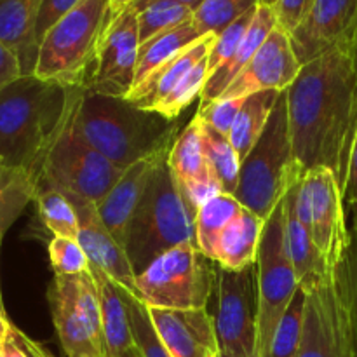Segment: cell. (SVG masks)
<instances>
[{
	"mask_svg": "<svg viewBox=\"0 0 357 357\" xmlns=\"http://www.w3.org/2000/svg\"><path fill=\"white\" fill-rule=\"evenodd\" d=\"M307 293L303 288L296 289L288 310L282 316L267 351L261 357H296L302 342L303 312H305Z\"/></svg>",
	"mask_w": 357,
	"mask_h": 357,
	"instance_id": "obj_33",
	"label": "cell"
},
{
	"mask_svg": "<svg viewBox=\"0 0 357 357\" xmlns=\"http://www.w3.org/2000/svg\"><path fill=\"white\" fill-rule=\"evenodd\" d=\"M153 326L171 357H220L215 319L206 309H150Z\"/></svg>",
	"mask_w": 357,
	"mask_h": 357,
	"instance_id": "obj_18",
	"label": "cell"
},
{
	"mask_svg": "<svg viewBox=\"0 0 357 357\" xmlns=\"http://www.w3.org/2000/svg\"><path fill=\"white\" fill-rule=\"evenodd\" d=\"M244 206L232 194L216 195L195 215V243L199 250L215 261V248L223 230L241 215Z\"/></svg>",
	"mask_w": 357,
	"mask_h": 357,
	"instance_id": "obj_28",
	"label": "cell"
},
{
	"mask_svg": "<svg viewBox=\"0 0 357 357\" xmlns=\"http://www.w3.org/2000/svg\"><path fill=\"white\" fill-rule=\"evenodd\" d=\"M209 58V56H208ZM208 58L201 59L195 66H192L187 73L183 75V79L152 108V112L164 115V117L171 119V121H176L180 117L181 112L195 100V98H201L202 89L206 86V80L209 77L208 70Z\"/></svg>",
	"mask_w": 357,
	"mask_h": 357,
	"instance_id": "obj_35",
	"label": "cell"
},
{
	"mask_svg": "<svg viewBox=\"0 0 357 357\" xmlns=\"http://www.w3.org/2000/svg\"><path fill=\"white\" fill-rule=\"evenodd\" d=\"M167 155H169V152L157 153V155L146 157V159L138 160L132 166H129L121 174L117 183L112 187V190L105 195L103 201L96 206L101 222L105 223V227L110 230L112 236L122 248H124L129 220H131L132 213H135L136 206H138L139 199H142L143 192L149 185L150 176Z\"/></svg>",
	"mask_w": 357,
	"mask_h": 357,
	"instance_id": "obj_19",
	"label": "cell"
},
{
	"mask_svg": "<svg viewBox=\"0 0 357 357\" xmlns=\"http://www.w3.org/2000/svg\"><path fill=\"white\" fill-rule=\"evenodd\" d=\"M300 70H302V65L293 51L291 38L282 28L275 26L264 45L253 56L250 65L227 87L222 98L237 100V98H248L261 91L282 93L295 82Z\"/></svg>",
	"mask_w": 357,
	"mask_h": 357,
	"instance_id": "obj_16",
	"label": "cell"
},
{
	"mask_svg": "<svg viewBox=\"0 0 357 357\" xmlns=\"http://www.w3.org/2000/svg\"><path fill=\"white\" fill-rule=\"evenodd\" d=\"M215 265L195 241H187L160 255L136 275L138 296L150 309H206L215 286Z\"/></svg>",
	"mask_w": 357,
	"mask_h": 357,
	"instance_id": "obj_7",
	"label": "cell"
},
{
	"mask_svg": "<svg viewBox=\"0 0 357 357\" xmlns=\"http://www.w3.org/2000/svg\"><path fill=\"white\" fill-rule=\"evenodd\" d=\"M66 197L75 208L77 218H79V237H77V241L86 251L89 264L101 268L117 284L138 296L136 274L132 272L128 255H126L124 248L115 241L110 230L105 227V223L101 222L96 204L73 197V195H66Z\"/></svg>",
	"mask_w": 357,
	"mask_h": 357,
	"instance_id": "obj_17",
	"label": "cell"
},
{
	"mask_svg": "<svg viewBox=\"0 0 357 357\" xmlns=\"http://www.w3.org/2000/svg\"><path fill=\"white\" fill-rule=\"evenodd\" d=\"M40 6L42 0H0V40L17 56L23 75H33L37 66Z\"/></svg>",
	"mask_w": 357,
	"mask_h": 357,
	"instance_id": "obj_20",
	"label": "cell"
},
{
	"mask_svg": "<svg viewBox=\"0 0 357 357\" xmlns=\"http://www.w3.org/2000/svg\"><path fill=\"white\" fill-rule=\"evenodd\" d=\"M314 2L316 0H278L272 6L275 17H278V26L282 28L288 35H291L293 30L307 16Z\"/></svg>",
	"mask_w": 357,
	"mask_h": 357,
	"instance_id": "obj_43",
	"label": "cell"
},
{
	"mask_svg": "<svg viewBox=\"0 0 357 357\" xmlns=\"http://www.w3.org/2000/svg\"><path fill=\"white\" fill-rule=\"evenodd\" d=\"M0 354L2 357H52L42 345L26 337L14 324L10 326L7 338L0 345Z\"/></svg>",
	"mask_w": 357,
	"mask_h": 357,
	"instance_id": "obj_41",
	"label": "cell"
},
{
	"mask_svg": "<svg viewBox=\"0 0 357 357\" xmlns=\"http://www.w3.org/2000/svg\"><path fill=\"white\" fill-rule=\"evenodd\" d=\"M278 91H261V93H255L244 98L243 107H241L229 135L230 143L239 153L241 162L251 152L255 143L264 132L272 110L278 103Z\"/></svg>",
	"mask_w": 357,
	"mask_h": 357,
	"instance_id": "obj_27",
	"label": "cell"
},
{
	"mask_svg": "<svg viewBox=\"0 0 357 357\" xmlns=\"http://www.w3.org/2000/svg\"><path fill=\"white\" fill-rule=\"evenodd\" d=\"M167 166L178 187L192 183L209 173H215L208 162L202 142V121L197 114L190 124L178 135L167 155Z\"/></svg>",
	"mask_w": 357,
	"mask_h": 357,
	"instance_id": "obj_26",
	"label": "cell"
},
{
	"mask_svg": "<svg viewBox=\"0 0 357 357\" xmlns=\"http://www.w3.org/2000/svg\"><path fill=\"white\" fill-rule=\"evenodd\" d=\"M114 17L108 0H82L42 38L33 75L63 86L87 87L98 45Z\"/></svg>",
	"mask_w": 357,
	"mask_h": 357,
	"instance_id": "obj_6",
	"label": "cell"
},
{
	"mask_svg": "<svg viewBox=\"0 0 357 357\" xmlns=\"http://www.w3.org/2000/svg\"><path fill=\"white\" fill-rule=\"evenodd\" d=\"M335 278H337L338 291L344 300L345 310L351 319L357 354V225L349 230L347 250L335 271Z\"/></svg>",
	"mask_w": 357,
	"mask_h": 357,
	"instance_id": "obj_37",
	"label": "cell"
},
{
	"mask_svg": "<svg viewBox=\"0 0 357 357\" xmlns=\"http://www.w3.org/2000/svg\"><path fill=\"white\" fill-rule=\"evenodd\" d=\"M305 293L302 342L296 357H357L351 319L335 272Z\"/></svg>",
	"mask_w": 357,
	"mask_h": 357,
	"instance_id": "obj_13",
	"label": "cell"
},
{
	"mask_svg": "<svg viewBox=\"0 0 357 357\" xmlns=\"http://www.w3.org/2000/svg\"><path fill=\"white\" fill-rule=\"evenodd\" d=\"M37 183L20 169H10L0 162V236H6L31 201H35Z\"/></svg>",
	"mask_w": 357,
	"mask_h": 357,
	"instance_id": "obj_29",
	"label": "cell"
},
{
	"mask_svg": "<svg viewBox=\"0 0 357 357\" xmlns=\"http://www.w3.org/2000/svg\"><path fill=\"white\" fill-rule=\"evenodd\" d=\"M195 241V213L181 195L167 157L155 167L129 220L124 251L136 275L166 251Z\"/></svg>",
	"mask_w": 357,
	"mask_h": 357,
	"instance_id": "obj_4",
	"label": "cell"
},
{
	"mask_svg": "<svg viewBox=\"0 0 357 357\" xmlns=\"http://www.w3.org/2000/svg\"><path fill=\"white\" fill-rule=\"evenodd\" d=\"M344 199L351 208H354V211H357V128L354 132V139H352L351 155H349L347 178H345L344 185Z\"/></svg>",
	"mask_w": 357,
	"mask_h": 357,
	"instance_id": "obj_45",
	"label": "cell"
},
{
	"mask_svg": "<svg viewBox=\"0 0 357 357\" xmlns=\"http://www.w3.org/2000/svg\"><path fill=\"white\" fill-rule=\"evenodd\" d=\"M293 152L302 169L326 167L344 192L357 128V70L351 49H333L302 66L286 89Z\"/></svg>",
	"mask_w": 357,
	"mask_h": 357,
	"instance_id": "obj_1",
	"label": "cell"
},
{
	"mask_svg": "<svg viewBox=\"0 0 357 357\" xmlns=\"http://www.w3.org/2000/svg\"><path fill=\"white\" fill-rule=\"evenodd\" d=\"M264 225V220L244 208L220 236L215 248V264L230 271L257 264Z\"/></svg>",
	"mask_w": 357,
	"mask_h": 357,
	"instance_id": "obj_24",
	"label": "cell"
},
{
	"mask_svg": "<svg viewBox=\"0 0 357 357\" xmlns=\"http://www.w3.org/2000/svg\"><path fill=\"white\" fill-rule=\"evenodd\" d=\"M293 208L300 223L331 271H337L349 244L345 199L337 176L326 167L307 171L291 190Z\"/></svg>",
	"mask_w": 357,
	"mask_h": 357,
	"instance_id": "obj_11",
	"label": "cell"
},
{
	"mask_svg": "<svg viewBox=\"0 0 357 357\" xmlns=\"http://www.w3.org/2000/svg\"><path fill=\"white\" fill-rule=\"evenodd\" d=\"M2 239L3 236H0V248H2ZM0 309L6 310V307H3V300H2V291H0Z\"/></svg>",
	"mask_w": 357,
	"mask_h": 357,
	"instance_id": "obj_52",
	"label": "cell"
},
{
	"mask_svg": "<svg viewBox=\"0 0 357 357\" xmlns=\"http://www.w3.org/2000/svg\"><path fill=\"white\" fill-rule=\"evenodd\" d=\"M202 142H204V152L206 157H208L209 166H211V169L218 176L223 190L227 194L234 195L237 190V185H239V153L232 146L229 136H223L220 132H216L204 121H202Z\"/></svg>",
	"mask_w": 357,
	"mask_h": 357,
	"instance_id": "obj_31",
	"label": "cell"
},
{
	"mask_svg": "<svg viewBox=\"0 0 357 357\" xmlns=\"http://www.w3.org/2000/svg\"><path fill=\"white\" fill-rule=\"evenodd\" d=\"M86 87L23 75L0 91V162L38 181Z\"/></svg>",
	"mask_w": 357,
	"mask_h": 357,
	"instance_id": "obj_2",
	"label": "cell"
},
{
	"mask_svg": "<svg viewBox=\"0 0 357 357\" xmlns=\"http://www.w3.org/2000/svg\"><path fill=\"white\" fill-rule=\"evenodd\" d=\"M220 357H234V356H227V354H220Z\"/></svg>",
	"mask_w": 357,
	"mask_h": 357,
	"instance_id": "obj_55",
	"label": "cell"
},
{
	"mask_svg": "<svg viewBox=\"0 0 357 357\" xmlns=\"http://www.w3.org/2000/svg\"><path fill=\"white\" fill-rule=\"evenodd\" d=\"M204 35L199 31L197 24L194 23V17L187 23L180 24V26L173 28L169 31L157 35V37L150 38L145 44H139L138 51V63H136V84L143 82L146 77L152 75L159 68H162L166 63L176 58L180 52L190 47L192 44L202 38ZM132 86V87H135Z\"/></svg>",
	"mask_w": 357,
	"mask_h": 357,
	"instance_id": "obj_25",
	"label": "cell"
},
{
	"mask_svg": "<svg viewBox=\"0 0 357 357\" xmlns=\"http://www.w3.org/2000/svg\"><path fill=\"white\" fill-rule=\"evenodd\" d=\"M303 176L305 171L293 152L288 101L282 91L264 132L241 162L239 185L234 195L265 222Z\"/></svg>",
	"mask_w": 357,
	"mask_h": 357,
	"instance_id": "obj_5",
	"label": "cell"
},
{
	"mask_svg": "<svg viewBox=\"0 0 357 357\" xmlns=\"http://www.w3.org/2000/svg\"><path fill=\"white\" fill-rule=\"evenodd\" d=\"M0 357H2V354H0Z\"/></svg>",
	"mask_w": 357,
	"mask_h": 357,
	"instance_id": "obj_56",
	"label": "cell"
},
{
	"mask_svg": "<svg viewBox=\"0 0 357 357\" xmlns=\"http://www.w3.org/2000/svg\"><path fill=\"white\" fill-rule=\"evenodd\" d=\"M35 202L42 223L54 236L68 237V239L79 237V218L75 208L61 190L49 185H37Z\"/></svg>",
	"mask_w": 357,
	"mask_h": 357,
	"instance_id": "obj_30",
	"label": "cell"
},
{
	"mask_svg": "<svg viewBox=\"0 0 357 357\" xmlns=\"http://www.w3.org/2000/svg\"><path fill=\"white\" fill-rule=\"evenodd\" d=\"M77 107L52 145L37 185H49L65 195H73L98 206L117 183L124 169L110 162L80 135L75 124Z\"/></svg>",
	"mask_w": 357,
	"mask_h": 357,
	"instance_id": "obj_8",
	"label": "cell"
},
{
	"mask_svg": "<svg viewBox=\"0 0 357 357\" xmlns=\"http://www.w3.org/2000/svg\"><path fill=\"white\" fill-rule=\"evenodd\" d=\"M23 77L17 56L0 40V91L10 82Z\"/></svg>",
	"mask_w": 357,
	"mask_h": 357,
	"instance_id": "obj_44",
	"label": "cell"
},
{
	"mask_svg": "<svg viewBox=\"0 0 357 357\" xmlns=\"http://www.w3.org/2000/svg\"><path fill=\"white\" fill-rule=\"evenodd\" d=\"M49 260L56 275H77L89 272V258L77 239L52 237L49 243Z\"/></svg>",
	"mask_w": 357,
	"mask_h": 357,
	"instance_id": "obj_38",
	"label": "cell"
},
{
	"mask_svg": "<svg viewBox=\"0 0 357 357\" xmlns=\"http://www.w3.org/2000/svg\"><path fill=\"white\" fill-rule=\"evenodd\" d=\"M243 103L244 98H237V100H223L222 98V100L211 101L208 105H199L197 115L216 132L229 136Z\"/></svg>",
	"mask_w": 357,
	"mask_h": 357,
	"instance_id": "obj_40",
	"label": "cell"
},
{
	"mask_svg": "<svg viewBox=\"0 0 357 357\" xmlns=\"http://www.w3.org/2000/svg\"><path fill=\"white\" fill-rule=\"evenodd\" d=\"M121 357H139V354H138V351H136V347H135V349H131V351L126 352V354H122Z\"/></svg>",
	"mask_w": 357,
	"mask_h": 357,
	"instance_id": "obj_51",
	"label": "cell"
},
{
	"mask_svg": "<svg viewBox=\"0 0 357 357\" xmlns=\"http://www.w3.org/2000/svg\"><path fill=\"white\" fill-rule=\"evenodd\" d=\"M138 51V13L129 7L117 14L105 30L86 89L101 96L128 98L135 86Z\"/></svg>",
	"mask_w": 357,
	"mask_h": 357,
	"instance_id": "obj_14",
	"label": "cell"
},
{
	"mask_svg": "<svg viewBox=\"0 0 357 357\" xmlns=\"http://www.w3.org/2000/svg\"><path fill=\"white\" fill-rule=\"evenodd\" d=\"M153 2H155V0H136V2L132 3V7H131V9H135L136 13H138V10L145 9L146 6H150V3H153Z\"/></svg>",
	"mask_w": 357,
	"mask_h": 357,
	"instance_id": "obj_48",
	"label": "cell"
},
{
	"mask_svg": "<svg viewBox=\"0 0 357 357\" xmlns=\"http://www.w3.org/2000/svg\"><path fill=\"white\" fill-rule=\"evenodd\" d=\"M286 248H288L289 260L295 268L300 288H303L305 291L312 286L326 281L335 272L328 267L326 260L314 244L310 234L300 223L295 208H293L291 192L286 195Z\"/></svg>",
	"mask_w": 357,
	"mask_h": 357,
	"instance_id": "obj_23",
	"label": "cell"
},
{
	"mask_svg": "<svg viewBox=\"0 0 357 357\" xmlns=\"http://www.w3.org/2000/svg\"><path fill=\"white\" fill-rule=\"evenodd\" d=\"M351 52H352V58H354V65H356V70H357V28H356V33H354V40H352Z\"/></svg>",
	"mask_w": 357,
	"mask_h": 357,
	"instance_id": "obj_50",
	"label": "cell"
},
{
	"mask_svg": "<svg viewBox=\"0 0 357 357\" xmlns=\"http://www.w3.org/2000/svg\"><path fill=\"white\" fill-rule=\"evenodd\" d=\"M258 6L260 0H204L194 10V23L202 35H218Z\"/></svg>",
	"mask_w": 357,
	"mask_h": 357,
	"instance_id": "obj_36",
	"label": "cell"
},
{
	"mask_svg": "<svg viewBox=\"0 0 357 357\" xmlns=\"http://www.w3.org/2000/svg\"><path fill=\"white\" fill-rule=\"evenodd\" d=\"M275 26H278V17H275L274 9L271 6H261L260 3L257 7V13H255L250 28L246 30L239 47H237L236 54L229 59V63H225L222 68L211 73L206 80V86L201 94V105H208L222 98L227 87L250 65L253 56L264 45V42L267 40V37L274 31Z\"/></svg>",
	"mask_w": 357,
	"mask_h": 357,
	"instance_id": "obj_21",
	"label": "cell"
},
{
	"mask_svg": "<svg viewBox=\"0 0 357 357\" xmlns=\"http://www.w3.org/2000/svg\"><path fill=\"white\" fill-rule=\"evenodd\" d=\"M10 326H13V323H10V321L7 319L6 310L0 309V345H2V342L6 340L7 335H9Z\"/></svg>",
	"mask_w": 357,
	"mask_h": 357,
	"instance_id": "obj_46",
	"label": "cell"
},
{
	"mask_svg": "<svg viewBox=\"0 0 357 357\" xmlns=\"http://www.w3.org/2000/svg\"><path fill=\"white\" fill-rule=\"evenodd\" d=\"M52 323L68 357H108L100 295L89 272L56 275L47 291Z\"/></svg>",
	"mask_w": 357,
	"mask_h": 357,
	"instance_id": "obj_9",
	"label": "cell"
},
{
	"mask_svg": "<svg viewBox=\"0 0 357 357\" xmlns=\"http://www.w3.org/2000/svg\"><path fill=\"white\" fill-rule=\"evenodd\" d=\"M124 300L129 310V324H131L132 340H135V347L139 357H171L169 351L162 344L155 326H153L149 305L139 296L128 291L126 288Z\"/></svg>",
	"mask_w": 357,
	"mask_h": 357,
	"instance_id": "obj_34",
	"label": "cell"
},
{
	"mask_svg": "<svg viewBox=\"0 0 357 357\" xmlns=\"http://www.w3.org/2000/svg\"><path fill=\"white\" fill-rule=\"evenodd\" d=\"M218 309L215 330L222 354L234 357H258V295L257 264L239 271L216 265Z\"/></svg>",
	"mask_w": 357,
	"mask_h": 357,
	"instance_id": "obj_12",
	"label": "cell"
},
{
	"mask_svg": "<svg viewBox=\"0 0 357 357\" xmlns=\"http://www.w3.org/2000/svg\"><path fill=\"white\" fill-rule=\"evenodd\" d=\"M354 225H357V211H356V216H354Z\"/></svg>",
	"mask_w": 357,
	"mask_h": 357,
	"instance_id": "obj_54",
	"label": "cell"
},
{
	"mask_svg": "<svg viewBox=\"0 0 357 357\" xmlns=\"http://www.w3.org/2000/svg\"><path fill=\"white\" fill-rule=\"evenodd\" d=\"M356 28L357 0H316L289 38L303 66L333 49H351Z\"/></svg>",
	"mask_w": 357,
	"mask_h": 357,
	"instance_id": "obj_15",
	"label": "cell"
},
{
	"mask_svg": "<svg viewBox=\"0 0 357 357\" xmlns=\"http://www.w3.org/2000/svg\"><path fill=\"white\" fill-rule=\"evenodd\" d=\"M89 271L96 282L98 295H100L107 356L121 357L135 349L131 324H129V310L124 300V288L117 284L110 275L105 274L101 268L89 264Z\"/></svg>",
	"mask_w": 357,
	"mask_h": 357,
	"instance_id": "obj_22",
	"label": "cell"
},
{
	"mask_svg": "<svg viewBox=\"0 0 357 357\" xmlns=\"http://www.w3.org/2000/svg\"><path fill=\"white\" fill-rule=\"evenodd\" d=\"M194 17V10L178 0H155L138 10V35L139 44H145L150 38L169 31Z\"/></svg>",
	"mask_w": 357,
	"mask_h": 357,
	"instance_id": "obj_32",
	"label": "cell"
},
{
	"mask_svg": "<svg viewBox=\"0 0 357 357\" xmlns=\"http://www.w3.org/2000/svg\"><path fill=\"white\" fill-rule=\"evenodd\" d=\"M108 2H110V7L112 10H114V14L117 16V14H121L122 10L132 7V3H135L136 0H108Z\"/></svg>",
	"mask_w": 357,
	"mask_h": 357,
	"instance_id": "obj_47",
	"label": "cell"
},
{
	"mask_svg": "<svg viewBox=\"0 0 357 357\" xmlns=\"http://www.w3.org/2000/svg\"><path fill=\"white\" fill-rule=\"evenodd\" d=\"M255 13L257 9L251 10V13L244 14L243 17H239L237 21H234L230 26H227L222 33L216 35V40L213 44L211 52H209V58H208V70H209V75L215 73L216 70L222 68L225 63H229V59L236 54L237 47H239L241 40H243L244 33L246 30L250 28L251 21H253Z\"/></svg>",
	"mask_w": 357,
	"mask_h": 357,
	"instance_id": "obj_39",
	"label": "cell"
},
{
	"mask_svg": "<svg viewBox=\"0 0 357 357\" xmlns=\"http://www.w3.org/2000/svg\"><path fill=\"white\" fill-rule=\"evenodd\" d=\"M275 2H278V0H260V3H261V6H274V3Z\"/></svg>",
	"mask_w": 357,
	"mask_h": 357,
	"instance_id": "obj_53",
	"label": "cell"
},
{
	"mask_svg": "<svg viewBox=\"0 0 357 357\" xmlns=\"http://www.w3.org/2000/svg\"><path fill=\"white\" fill-rule=\"evenodd\" d=\"M80 2H82V0H42L40 13H38L37 20V30H35L38 45H40L45 33H47L61 17H65L70 10L75 9Z\"/></svg>",
	"mask_w": 357,
	"mask_h": 357,
	"instance_id": "obj_42",
	"label": "cell"
},
{
	"mask_svg": "<svg viewBox=\"0 0 357 357\" xmlns=\"http://www.w3.org/2000/svg\"><path fill=\"white\" fill-rule=\"evenodd\" d=\"M75 124L91 146L115 166L128 169L138 160L169 152L178 138V122L143 110L126 98L84 91Z\"/></svg>",
	"mask_w": 357,
	"mask_h": 357,
	"instance_id": "obj_3",
	"label": "cell"
},
{
	"mask_svg": "<svg viewBox=\"0 0 357 357\" xmlns=\"http://www.w3.org/2000/svg\"><path fill=\"white\" fill-rule=\"evenodd\" d=\"M257 275L260 295L258 357H261L300 288L286 248V197L265 220L258 246Z\"/></svg>",
	"mask_w": 357,
	"mask_h": 357,
	"instance_id": "obj_10",
	"label": "cell"
},
{
	"mask_svg": "<svg viewBox=\"0 0 357 357\" xmlns=\"http://www.w3.org/2000/svg\"><path fill=\"white\" fill-rule=\"evenodd\" d=\"M178 2L185 3V6H188V7H190L192 10H195V9H197L199 6H201L202 2H204V0H178Z\"/></svg>",
	"mask_w": 357,
	"mask_h": 357,
	"instance_id": "obj_49",
	"label": "cell"
}]
</instances>
